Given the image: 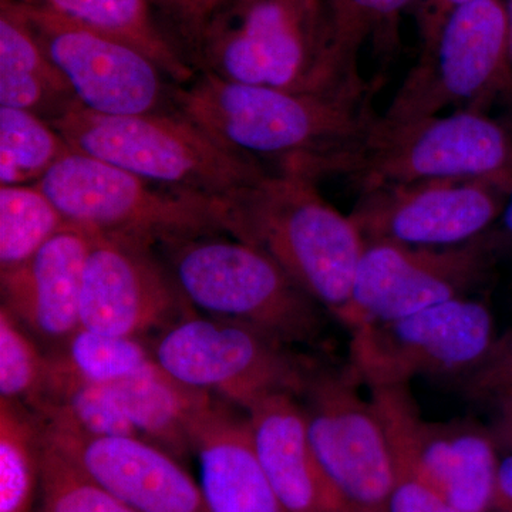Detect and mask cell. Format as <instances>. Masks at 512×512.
Instances as JSON below:
<instances>
[{
  "mask_svg": "<svg viewBox=\"0 0 512 512\" xmlns=\"http://www.w3.org/2000/svg\"><path fill=\"white\" fill-rule=\"evenodd\" d=\"M372 93H296L198 72L174 87L173 110L229 150L318 183L362 154L380 119Z\"/></svg>",
  "mask_w": 512,
  "mask_h": 512,
  "instance_id": "cell-1",
  "label": "cell"
},
{
  "mask_svg": "<svg viewBox=\"0 0 512 512\" xmlns=\"http://www.w3.org/2000/svg\"><path fill=\"white\" fill-rule=\"evenodd\" d=\"M198 72L296 93L372 89L340 55L325 0H222L191 46Z\"/></svg>",
  "mask_w": 512,
  "mask_h": 512,
  "instance_id": "cell-2",
  "label": "cell"
},
{
  "mask_svg": "<svg viewBox=\"0 0 512 512\" xmlns=\"http://www.w3.org/2000/svg\"><path fill=\"white\" fill-rule=\"evenodd\" d=\"M229 205V235L271 256L333 316L348 305L365 239L316 183L271 171Z\"/></svg>",
  "mask_w": 512,
  "mask_h": 512,
  "instance_id": "cell-3",
  "label": "cell"
},
{
  "mask_svg": "<svg viewBox=\"0 0 512 512\" xmlns=\"http://www.w3.org/2000/svg\"><path fill=\"white\" fill-rule=\"evenodd\" d=\"M50 124L73 150L175 190L231 198L271 173L174 110L104 116L77 104Z\"/></svg>",
  "mask_w": 512,
  "mask_h": 512,
  "instance_id": "cell-4",
  "label": "cell"
},
{
  "mask_svg": "<svg viewBox=\"0 0 512 512\" xmlns=\"http://www.w3.org/2000/svg\"><path fill=\"white\" fill-rule=\"evenodd\" d=\"M72 227L153 249L229 234V198L175 190L72 150L37 183Z\"/></svg>",
  "mask_w": 512,
  "mask_h": 512,
  "instance_id": "cell-5",
  "label": "cell"
},
{
  "mask_svg": "<svg viewBox=\"0 0 512 512\" xmlns=\"http://www.w3.org/2000/svg\"><path fill=\"white\" fill-rule=\"evenodd\" d=\"M165 249L168 269L192 308L255 326L285 345L322 342L319 303L258 248L207 235Z\"/></svg>",
  "mask_w": 512,
  "mask_h": 512,
  "instance_id": "cell-6",
  "label": "cell"
},
{
  "mask_svg": "<svg viewBox=\"0 0 512 512\" xmlns=\"http://www.w3.org/2000/svg\"><path fill=\"white\" fill-rule=\"evenodd\" d=\"M151 348L177 382L245 410L274 394L299 399L318 366L264 330L195 311L163 330Z\"/></svg>",
  "mask_w": 512,
  "mask_h": 512,
  "instance_id": "cell-7",
  "label": "cell"
},
{
  "mask_svg": "<svg viewBox=\"0 0 512 512\" xmlns=\"http://www.w3.org/2000/svg\"><path fill=\"white\" fill-rule=\"evenodd\" d=\"M348 177L357 190L413 181L471 178L512 187V131L481 110L377 121Z\"/></svg>",
  "mask_w": 512,
  "mask_h": 512,
  "instance_id": "cell-8",
  "label": "cell"
},
{
  "mask_svg": "<svg viewBox=\"0 0 512 512\" xmlns=\"http://www.w3.org/2000/svg\"><path fill=\"white\" fill-rule=\"evenodd\" d=\"M508 72L505 0H474L454 9L386 111L384 124L407 123L457 110L485 111L500 101Z\"/></svg>",
  "mask_w": 512,
  "mask_h": 512,
  "instance_id": "cell-9",
  "label": "cell"
},
{
  "mask_svg": "<svg viewBox=\"0 0 512 512\" xmlns=\"http://www.w3.org/2000/svg\"><path fill=\"white\" fill-rule=\"evenodd\" d=\"M350 333L349 365L369 389L403 386L421 376L453 382L476 367L495 340L493 313L468 298Z\"/></svg>",
  "mask_w": 512,
  "mask_h": 512,
  "instance_id": "cell-10",
  "label": "cell"
},
{
  "mask_svg": "<svg viewBox=\"0 0 512 512\" xmlns=\"http://www.w3.org/2000/svg\"><path fill=\"white\" fill-rule=\"evenodd\" d=\"M360 384L349 363H318L299 399L313 453L350 510L387 512L396 480L392 447Z\"/></svg>",
  "mask_w": 512,
  "mask_h": 512,
  "instance_id": "cell-11",
  "label": "cell"
},
{
  "mask_svg": "<svg viewBox=\"0 0 512 512\" xmlns=\"http://www.w3.org/2000/svg\"><path fill=\"white\" fill-rule=\"evenodd\" d=\"M497 256L488 231L453 247L366 241L350 301L335 318L353 330L467 298L483 284Z\"/></svg>",
  "mask_w": 512,
  "mask_h": 512,
  "instance_id": "cell-12",
  "label": "cell"
},
{
  "mask_svg": "<svg viewBox=\"0 0 512 512\" xmlns=\"http://www.w3.org/2000/svg\"><path fill=\"white\" fill-rule=\"evenodd\" d=\"M394 464L406 468L461 512H490L500 458L490 429L470 419L429 421L410 384L372 387Z\"/></svg>",
  "mask_w": 512,
  "mask_h": 512,
  "instance_id": "cell-13",
  "label": "cell"
},
{
  "mask_svg": "<svg viewBox=\"0 0 512 512\" xmlns=\"http://www.w3.org/2000/svg\"><path fill=\"white\" fill-rule=\"evenodd\" d=\"M18 5L84 109L104 116L173 110L170 77L146 53L53 13Z\"/></svg>",
  "mask_w": 512,
  "mask_h": 512,
  "instance_id": "cell-14",
  "label": "cell"
},
{
  "mask_svg": "<svg viewBox=\"0 0 512 512\" xmlns=\"http://www.w3.org/2000/svg\"><path fill=\"white\" fill-rule=\"evenodd\" d=\"M508 192L471 178L379 185L359 192L349 217L365 242L453 247L493 227Z\"/></svg>",
  "mask_w": 512,
  "mask_h": 512,
  "instance_id": "cell-15",
  "label": "cell"
},
{
  "mask_svg": "<svg viewBox=\"0 0 512 512\" xmlns=\"http://www.w3.org/2000/svg\"><path fill=\"white\" fill-rule=\"evenodd\" d=\"M194 311L153 249L93 234L83 276L82 328L143 338Z\"/></svg>",
  "mask_w": 512,
  "mask_h": 512,
  "instance_id": "cell-16",
  "label": "cell"
},
{
  "mask_svg": "<svg viewBox=\"0 0 512 512\" xmlns=\"http://www.w3.org/2000/svg\"><path fill=\"white\" fill-rule=\"evenodd\" d=\"M39 421L43 437L137 512H210L200 485L163 447L136 436H87Z\"/></svg>",
  "mask_w": 512,
  "mask_h": 512,
  "instance_id": "cell-17",
  "label": "cell"
},
{
  "mask_svg": "<svg viewBox=\"0 0 512 512\" xmlns=\"http://www.w3.org/2000/svg\"><path fill=\"white\" fill-rule=\"evenodd\" d=\"M93 234L67 227L19 266L0 271L2 306L30 335L62 345L82 326L83 276Z\"/></svg>",
  "mask_w": 512,
  "mask_h": 512,
  "instance_id": "cell-18",
  "label": "cell"
},
{
  "mask_svg": "<svg viewBox=\"0 0 512 512\" xmlns=\"http://www.w3.org/2000/svg\"><path fill=\"white\" fill-rule=\"evenodd\" d=\"M298 397L274 394L247 410L256 454L285 512H353L313 453Z\"/></svg>",
  "mask_w": 512,
  "mask_h": 512,
  "instance_id": "cell-19",
  "label": "cell"
},
{
  "mask_svg": "<svg viewBox=\"0 0 512 512\" xmlns=\"http://www.w3.org/2000/svg\"><path fill=\"white\" fill-rule=\"evenodd\" d=\"M192 453L210 512H285L256 454L248 417L215 402L195 430Z\"/></svg>",
  "mask_w": 512,
  "mask_h": 512,
  "instance_id": "cell-20",
  "label": "cell"
},
{
  "mask_svg": "<svg viewBox=\"0 0 512 512\" xmlns=\"http://www.w3.org/2000/svg\"><path fill=\"white\" fill-rule=\"evenodd\" d=\"M77 104L18 3L0 0V106L52 123Z\"/></svg>",
  "mask_w": 512,
  "mask_h": 512,
  "instance_id": "cell-21",
  "label": "cell"
},
{
  "mask_svg": "<svg viewBox=\"0 0 512 512\" xmlns=\"http://www.w3.org/2000/svg\"><path fill=\"white\" fill-rule=\"evenodd\" d=\"M109 387L138 436L175 457L192 453L195 430L217 402L211 394L177 382L163 369Z\"/></svg>",
  "mask_w": 512,
  "mask_h": 512,
  "instance_id": "cell-22",
  "label": "cell"
},
{
  "mask_svg": "<svg viewBox=\"0 0 512 512\" xmlns=\"http://www.w3.org/2000/svg\"><path fill=\"white\" fill-rule=\"evenodd\" d=\"M23 6L45 10L86 28L130 43L154 60L183 86L195 77V69L165 36L150 0H15Z\"/></svg>",
  "mask_w": 512,
  "mask_h": 512,
  "instance_id": "cell-23",
  "label": "cell"
},
{
  "mask_svg": "<svg viewBox=\"0 0 512 512\" xmlns=\"http://www.w3.org/2000/svg\"><path fill=\"white\" fill-rule=\"evenodd\" d=\"M59 372L97 384H116L161 370L153 348L141 338L110 335L80 326L70 338L49 353Z\"/></svg>",
  "mask_w": 512,
  "mask_h": 512,
  "instance_id": "cell-24",
  "label": "cell"
},
{
  "mask_svg": "<svg viewBox=\"0 0 512 512\" xmlns=\"http://www.w3.org/2000/svg\"><path fill=\"white\" fill-rule=\"evenodd\" d=\"M72 150L49 121L0 106V185L37 184Z\"/></svg>",
  "mask_w": 512,
  "mask_h": 512,
  "instance_id": "cell-25",
  "label": "cell"
},
{
  "mask_svg": "<svg viewBox=\"0 0 512 512\" xmlns=\"http://www.w3.org/2000/svg\"><path fill=\"white\" fill-rule=\"evenodd\" d=\"M67 227L69 222L39 185H2L0 271L28 261Z\"/></svg>",
  "mask_w": 512,
  "mask_h": 512,
  "instance_id": "cell-26",
  "label": "cell"
},
{
  "mask_svg": "<svg viewBox=\"0 0 512 512\" xmlns=\"http://www.w3.org/2000/svg\"><path fill=\"white\" fill-rule=\"evenodd\" d=\"M40 427L25 404L0 399V512H30L39 485Z\"/></svg>",
  "mask_w": 512,
  "mask_h": 512,
  "instance_id": "cell-27",
  "label": "cell"
},
{
  "mask_svg": "<svg viewBox=\"0 0 512 512\" xmlns=\"http://www.w3.org/2000/svg\"><path fill=\"white\" fill-rule=\"evenodd\" d=\"M39 487L43 501L40 512H137L49 443L42 431Z\"/></svg>",
  "mask_w": 512,
  "mask_h": 512,
  "instance_id": "cell-28",
  "label": "cell"
},
{
  "mask_svg": "<svg viewBox=\"0 0 512 512\" xmlns=\"http://www.w3.org/2000/svg\"><path fill=\"white\" fill-rule=\"evenodd\" d=\"M49 375V356L40 352L32 335L0 306V399L32 406Z\"/></svg>",
  "mask_w": 512,
  "mask_h": 512,
  "instance_id": "cell-29",
  "label": "cell"
},
{
  "mask_svg": "<svg viewBox=\"0 0 512 512\" xmlns=\"http://www.w3.org/2000/svg\"><path fill=\"white\" fill-rule=\"evenodd\" d=\"M417 0H325L340 55L357 67L360 49L394 28L403 10Z\"/></svg>",
  "mask_w": 512,
  "mask_h": 512,
  "instance_id": "cell-30",
  "label": "cell"
},
{
  "mask_svg": "<svg viewBox=\"0 0 512 512\" xmlns=\"http://www.w3.org/2000/svg\"><path fill=\"white\" fill-rule=\"evenodd\" d=\"M451 383L471 402L491 404L512 396V330L495 338L481 362Z\"/></svg>",
  "mask_w": 512,
  "mask_h": 512,
  "instance_id": "cell-31",
  "label": "cell"
},
{
  "mask_svg": "<svg viewBox=\"0 0 512 512\" xmlns=\"http://www.w3.org/2000/svg\"><path fill=\"white\" fill-rule=\"evenodd\" d=\"M396 466V464H394ZM387 512H461L419 477L396 466Z\"/></svg>",
  "mask_w": 512,
  "mask_h": 512,
  "instance_id": "cell-32",
  "label": "cell"
},
{
  "mask_svg": "<svg viewBox=\"0 0 512 512\" xmlns=\"http://www.w3.org/2000/svg\"><path fill=\"white\" fill-rule=\"evenodd\" d=\"M154 10L170 20L188 46L197 40L222 0H150Z\"/></svg>",
  "mask_w": 512,
  "mask_h": 512,
  "instance_id": "cell-33",
  "label": "cell"
},
{
  "mask_svg": "<svg viewBox=\"0 0 512 512\" xmlns=\"http://www.w3.org/2000/svg\"><path fill=\"white\" fill-rule=\"evenodd\" d=\"M474 0H420L419 26L423 43L429 42L431 37L436 35L441 23L453 12L454 9Z\"/></svg>",
  "mask_w": 512,
  "mask_h": 512,
  "instance_id": "cell-34",
  "label": "cell"
},
{
  "mask_svg": "<svg viewBox=\"0 0 512 512\" xmlns=\"http://www.w3.org/2000/svg\"><path fill=\"white\" fill-rule=\"evenodd\" d=\"M490 512H512V453L498 464Z\"/></svg>",
  "mask_w": 512,
  "mask_h": 512,
  "instance_id": "cell-35",
  "label": "cell"
},
{
  "mask_svg": "<svg viewBox=\"0 0 512 512\" xmlns=\"http://www.w3.org/2000/svg\"><path fill=\"white\" fill-rule=\"evenodd\" d=\"M497 255H512V187L500 218L488 229Z\"/></svg>",
  "mask_w": 512,
  "mask_h": 512,
  "instance_id": "cell-36",
  "label": "cell"
},
{
  "mask_svg": "<svg viewBox=\"0 0 512 512\" xmlns=\"http://www.w3.org/2000/svg\"><path fill=\"white\" fill-rule=\"evenodd\" d=\"M505 9H507L508 23V72L500 101H503L512 110V0H505Z\"/></svg>",
  "mask_w": 512,
  "mask_h": 512,
  "instance_id": "cell-37",
  "label": "cell"
},
{
  "mask_svg": "<svg viewBox=\"0 0 512 512\" xmlns=\"http://www.w3.org/2000/svg\"><path fill=\"white\" fill-rule=\"evenodd\" d=\"M497 446L507 448L512 453V421L494 419L490 427Z\"/></svg>",
  "mask_w": 512,
  "mask_h": 512,
  "instance_id": "cell-38",
  "label": "cell"
}]
</instances>
